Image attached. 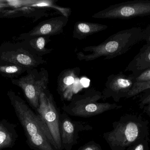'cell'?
<instances>
[{
	"mask_svg": "<svg viewBox=\"0 0 150 150\" xmlns=\"http://www.w3.org/2000/svg\"><path fill=\"white\" fill-rule=\"evenodd\" d=\"M143 40V29L132 27L120 31L97 45L82 48L84 52L76 53L79 61L89 62L100 57L109 60L126 53L135 45Z\"/></svg>",
	"mask_w": 150,
	"mask_h": 150,
	"instance_id": "1",
	"label": "cell"
},
{
	"mask_svg": "<svg viewBox=\"0 0 150 150\" xmlns=\"http://www.w3.org/2000/svg\"><path fill=\"white\" fill-rule=\"evenodd\" d=\"M149 122L140 114H126L112 123V129L103 138L112 150H125L128 147L149 138Z\"/></svg>",
	"mask_w": 150,
	"mask_h": 150,
	"instance_id": "2",
	"label": "cell"
},
{
	"mask_svg": "<svg viewBox=\"0 0 150 150\" xmlns=\"http://www.w3.org/2000/svg\"><path fill=\"white\" fill-rule=\"evenodd\" d=\"M8 96L23 127L30 148L34 150H56L47 139L37 114L13 91L8 92Z\"/></svg>",
	"mask_w": 150,
	"mask_h": 150,
	"instance_id": "3",
	"label": "cell"
},
{
	"mask_svg": "<svg viewBox=\"0 0 150 150\" xmlns=\"http://www.w3.org/2000/svg\"><path fill=\"white\" fill-rule=\"evenodd\" d=\"M102 98L101 92L91 88L83 94L74 95L68 104L64 105L62 110L69 115L86 118L122 107L115 103L99 102Z\"/></svg>",
	"mask_w": 150,
	"mask_h": 150,
	"instance_id": "4",
	"label": "cell"
},
{
	"mask_svg": "<svg viewBox=\"0 0 150 150\" xmlns=\"http://www.w3.org/2000/svg\"><path fill=\"white\" fill-rule=\"evenodd\" d=\"M42 129L54 148L63 150L60 132V114L54 98L48 89L41 92L36 110Z\"/></svg>",
	"mask_w": 150,
	"mask_h": 150,
	"instance_id": "5",
	"label": "cell"
},
{
	"mask_svg": "<svg viewBox=\"0 0 150 150\" xmlns=\"http://www.w3.org/2000/svg\"><path fill=\"white\" fill-rule=\"evenodd\" d=\"M12 82L23 90L29 104L36 111L39 106L40 94L48 89V71L43 68L39 71L35 68L30 69L28 70V75Z\"/></svg>",
	"mask_w": 150,
	"mask_h": 150,
	"instance_id": "6",
	"label": "cell"
},
{
	"mask_svg": "<svg viewBox=\"0 0 150 150\" xmlns=\"http://www.w3.org/2000/svg\"><path fill=\"white\" fill-rule=\"evenodd\" d=\"M150 16V1L136 0L120 3L93 14L92 17L103 19H129Z\"/></svg>",
	"mask_w": 150,
	"mask_h": 150,
	"instance_id": "7",
	"label": "cell"
},
{
	"mask_svg": "<svg viewBox=\"0 0 150 150\" xmlns=\"http://www.w3.org/2000/svg\"><path fill=\"white\" fill-rule=\"evenodd\" d=\"M136 82L134 74L127 75L122 72L108 76L102 92V100L112 98L115 102L127 98Z\"/></svg>",
	"mask_w": 150,
	"mask_h": 150,
	"instance_id": "8",
	"label": "cell"
},
{
	"mask_svg": "<svg viewBox=\"0 0 150 150\" xmlns=\"http://www.w3.org/2000/svg\"><path fill=\"white\" fill-rule=\"evenodd\" d=\"M92 127L87 122L72 119L65 112L60 115V132L62 149L71 150L78 143L80 133L90 131Z\"/></svg>",
	"mask_w": 150,
	"mask_h": 150,
	"instance_id": "9",
	"label": "cell"
},
{
	"mask_svg": "<svg viewBox=\"0 0 150 150\" xmlns=\"http://www.w3.org/2000/svg\"><path fill=\"white\" fill-rule=\"evenodd\" d=\"M80 74L79 67L67 69L60 73L57 80V92L62 100L70 101L79 90L85 88L79 80Z\"/></svg>",
	"mask_w": 150,
	"mask_h": 150,
	"instance_id": "10",
	"label": "cell"
},
{
	"mask_svg": "<svg viewBox=\"0 0 150 150\" xmlns=\"http://www.w3.org/2000/svg\"><path fill=\"white\" fill-rule=\"evenodd\" d=\"M68 21L69 17L62 15L51 18L40 22L24 36L25 38L29 39L39 36L51 37L59 35L63 33Z\"/></svg>",
	"mask_w": 150,
	"mask_h": 150,
	"instance_id": "11",
	"label": "cell"
},
{
	"mask_svg": "<svg viewBox=\"0 0 150 150\" xmlns=\"http://www.w3.org/2000/svg\"><path fill=\"white\" fill-rule=\"evenodd\" d=\"M1 58L4 60L29 69H33L47 63L43 57L24 49L4 53Z\"/></svg>",
	"mask_w": 150,
	"mask_h": 150,
	"instance_id": "12",
	"label": "cell"
},
{
	"mask_svg": "<svg viewBox=\"0 0 150 150\" xmlns=\"http://www.w3.org/2000/svg\"><path fill=\"white\" fill-rule=\"evenodd\" d=\"M17 127L5 119L0 120V150L14 147L18 138Z\"/></svg>",
	"mask_w": 150,
	"mask_h": 150,
	"instance_id": "13",
	"label": "cell"
},
{
	"mask_svg": "<svg viewBox=\"0 0 150 150\" xmlns=\"http://www.w3.org/2000/svg\"><path fill=\"white\" fill-rule=\"evenodd\" d=\"M150 69V45L146 44L140 49L125 69L137 75L146 70Z\"/></svg>",
	"mask_w": 150,
	"mask_h": 150,
	"instance_id": "14",
	"label": "cell"
},
{
	"mask_svg": "<svg viewBox=\"0 0 150 150\" xmlns=\"http://www.w3.org/2000/svg\"><path fill=\"white\" fill-rule=\"evenodd\" d=\"M108 28V26L105 24L78 21L74 25L73 37L74 38L81 40L88 36L105 31Z\"/></svg>",
	"mask_w": 150,
	"mask_h": 150,
	"instance_id": "15",
	"label": "cell"
},
{
	"mask_svg": "<svg viewBox=\"0 0 150 150\" xmlns=\"http://www.w3.org/2000/svg\"><path fill=\"white\" fill-rule=\"evenodd\" d=\"M51 37L48 36H39L35 38L27 39L26 45L27 50L40 57L51 53L53 48H48L45 46L51 41Z\"/></svg>",
	"mask_w": 150,
	"mask_h": 150,
	"instance_id": "16",
	"label": "cell"
},
{
	"mask_svg": "<svg viewBox=\"0 0 150 150\" xmlns=\"http://www.w3.org/2000/svg\"><path fill=\"white\" fill-rule=\"evenodd\" d=\"M39 0H5L4 1L8 7L21 9L26 7H33L37 4Z\"/></svg>",
	"mask_w": 150,
	"mask_h": 150,
	"instance_id": "17",
	"label": "cell"
},
{
	"mask_svg": "<svg viewBox=\"0 0 150 150\" xmlns=\"http://www.w3.org/2000/svg\"><path fill=\"white\" fill-rule=\"evenodd\" d=\"M149 89H150V82H136L126 98L128 99L135 97Z\"/></svg>",
	"mask_w": 150,
	"mask_h": 150,
	"instance_id": "18",
	"label": "cell"
},
{
	"mask_svg": "<svg viewBox=\"0 0 150 150\" xmlns=\"http://www.w3.org/2000/svg\"><path fill=\"white\" fill-rule=\"evenodd\" d=\"M29 69L23 68L16 64L0 66V72L7 75H14L22 72L23 70H29Z\"/></svg>",
	"mask_w": 150,
	"mask_h": 150,
	"instance_id": "19",
	"label": "cell"
},
{
	"mask_svg": "<svg viewBox=\"0 0 150 150\" xmlns=\"http://www.w3.org/2000/svg\"><path fill=\"white\" fill-rule=\"evenodd\" d=\"M144 92H145V93L140 100L139 107L150 117V89Z\"/></svg>",
	"mask_w": 150,
	"mask_h": 150,
	"instance_id": "20",
	"label": "cell"
},
{
	"mask_svg": "<svg viewBox=\"0 0 150 150\" xmlns=\"http://www.w3.org/2000/svg\"><path fill=\"white\" fill-rule=\"evenodd\" d=\"M150 138H147L141 142L128 147L126 150H149Z\"/></svg>",
	"mask_w": 150,
	"mask_h": 150,
	"instance_id": "21",
	"label": "cell"
},
{
	"mask_svg": "<svg viewBox=\"0 0 150 150\" xmlns=\"http://www.w3.org/2000/svg\"><path fill=\"white\" fill-rule=\"evenodd\" d=\"M135 76L136 82H150V69L146 70Z\"/></svg>",
	"mask_w": 150,
	"mask_h": 150,
	"instance_id": "22",
	"label": "cell"
},
{
	"mask_svg": "<svg viewBox=\"0 0 150 150\" xmlns=\"http://www.w3.org/2000/svg\"><path fill=\"white\" fill-rule=\"evenodd\" d=\"M77 150H102V149L99 144L91 141L80 147Z\"/></svg>",
	"mask_w": 150,
	"mask_h": 150,
	"instance_id": "23",
	"label": "cell"
},
{
	"mask_svg": "<svg viewBox=\"0 0 150 150\" xmlns=\"http://www.w3.org/2000/svg\"><path fill=\"white\" fill-rule=\"evenodd\" d=\"M143 40L146 44L150 45V25L145 29H143Z\"/></svg>",
	"mask_w": 150,
	"mask_h": 150,
	"instance_id": "24",
	"label": "cell"
},
{
	"mask_svg": "<svg viewBox=\"0 0 150 150\" xmlns=\"http://www.w3.org/2000/svg\"><path fill=\"white\" fill-rule=\"evenodd\" d=\"M8 7L7 4L3 0H0V11H1L3 9H4L5 8Z\"/></svg>",
	"mask_w": 150,
	"mask_h": 150,
	"instance_id": "25",
	"label": "cell"
}]
</instances>
